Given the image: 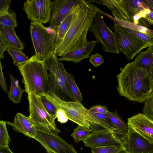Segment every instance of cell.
Here are the masks:
<instances>
[{"label": "cell", "mask_w": 153, "mask_h": 153, "mask_svg": "<svg viewBox=\"0 0 153 153\" xmlns=\"http://www.w3.org/2000/svg\"><path fill=\"white\" fill-rule=\"evenodd\" d=\"M117 75L119 95L129 101L144 102L153 91V80L146 69L132 62L120 68Z\"/></svg>", "instance_id": "1"}, {"label": "cell", "mask_w": 153, "mask_h": 153, "mask_svg": "<svg viewBox=\"0 0 153 153\" xmlns=\"http://www.w3.org/2000/svg\"><path fill=\"white\" fill-rule=\"evenodd\" d=\"M99 8L90 0H79L71 25L54 53L59 56L82 47L88 42L87 36L94 17Z\"/></svg>", "instance_id": "2"}, {"label": "cell", "mask_w": 153, "mask_h": 153, "mask_svg": "<svg viewBox=\"0 0 153 153\" xmlns=\"http://www.w3.org/2000/svg\"><path fill=\"white\" fill-rule=\"evenodd\" d=\"M22 76L25 91L31 92L40 97L49 91V74L43 62L32 56L22 66L18 68Z\"/></svg>", "instance_id": "3"}, {"label": "cell", "mask_w": 153, "mask_h": 153, "mask_svg": "<svg viewBox=\"0 0 153 153\" xmlns=\"http://www.w3.org/2000/svg\"><path fill=\"white\" fill-rule=\"evenodd\" d=\"M54 53L43 62L49 74V91L65 101L78 102L73 96L62 63Z\"/></svg>", "instance_id": "4"}, {"label": "cell", "mask_w": 153, "mask_h": 153, "mask_svg": "<svg viewBox=\"0 0 153 153\" xmlns=\"http://www.w3.org/2000/svg\"><path fill=\"white\" fill-rule=\"evenodd\" d=\"M30 29L35 56L43 62L54 53L56 30L50 26L45 27L41 23L33 21Z\"/></svg>", "instance_id": "5"}, {"label": "cell", "mask_w": 153, "mask_h": 153, "mask_svg": "<svg viewBox=\"0 0 153 153\" xmlns=\"http://www.w3.org/2000/svg\"><path fill=\"white\" fill-rule=\"evenodd\" d=\"M29 103V119L30 123L37 128L58 134L61 131L56 127V117L50 115L45 108L40 97L33 92L27 94Z\"/></svg>", "instance_id": "6"}, {"label": "cell", "mask_w": 153, "mask_h": 153, "mask_svg": "<svg viewBox=\"0 0 153 153\" xmlns=\"http://www.w3.org/2000/svg\"><path fill=\"white\" fill-rule=\"evenodd\" d=\"M48 99L58 108L67 114L69 120L84 128L89 129L94 118L89 110L78 102L64 101L48 91L45 94Z\"/></svg>", "instance_id": "7"}, {"label": "cell", "mask_w": 153, "mask_h": 153, "mask_svg": "<svg viewBox=\"0 0 153 153\" xmlns=\"http://www.w3.org/2000/svg\"><path fill=\"white\" fill-rule=\"evenodd\" d=\"M112 28L119 52L123 53L128 60H132L142 49L150 45L120 26L114 24Z\"/></svg>", "instance_id": "8"}, {"label": "cell", "mask_w": 153, "mask_h": 153, "mask_svg": "<svg viewBox=\"0 0 153 153\" xmlns=\"http://www.w3.org/2000/svg\"><path fill=\"white\" fill-rule=\"evenodd\" d=\"M103 14L99 9L94 17L89 30L95 37L97 43L102 44L104 51L119 54L114 33L105 24Z\"/></svg>", "instance_id": "9"}, {"label": "cell", "mask_w": 153, "mask_h": 153, "mask_svg": "<svg viewBox=\"0 0 153 153\" xmlns=\"http://www.w3.org/2000/svg\"><path fill=\"white\" fill-rule=\"evenodd\" d=\"M34 139L45 149L47 153H78L73 146L67 142L58 134L37 128Z\"/></svg>", "instance_id": "10"}, {"label": "cell", "mask_w": 153, "mask_h": 153, "mask_svg": "<svg viewBox=\"0 0 153 153\" xmlns=\"http://www.w3.org/2000/svg\"><path fill=\"white\" fill-rule=\"evenodd\" d=\"M52 4L50 0H27L23 9L32 21L45 24L51 20Z\"/></svg>", "instance_id": "11"}, {"label": "cell", "mask_w": 153, "mask_h": 153, "mask_svg": "<svg viewBox=\"0 0 153 153\" xmlns=\"http://www.w3.org/2000/svg\"><path fill=\"white\" fill-rule=\"evenodd\" d=\"M82 141L85 146L91 148L114 146L126 149L123 144L114 133L108 131L91 132Z\"/></svg>", "instance_id": "12"}, {"label": "cell", "mask_w": 153, "mask_h": 153, "mask_svg": "<svg viewBox=\"0 0 153 153\" xmlns=\"http://www.w3.org/2000/svg\"><path fill=\"white\" fill-rule=\"evenodd\" d=\"M78 0H56L52 2L50 26L56 30L70 13Z\"/></svg>", "instance_id": "13"}, {"label": "cell", "mask_w": 153, "mask_h": 153, "mask_svg": "<svg viewBox=\"0 0 153 153\" xmlns=\"http://www.w3.org/2000/svg\"><path fill=\"white\" fill-rule=\"evenodd\" d=\"M128 127L153 143V121L143 114L138 113L127 119Z\"/></svg>", "instance_id": "14"}, {"label": "cell", "mask_w": 153, "mask_h": 153, "mask_svg": "<svg viewBox=\"0 0 153 153\" xmlns=\"http://www.w3.org/2000/svg\"><path fill=\"white\" fill-rule=\"evenodd\" d=\"M125 149L129 153H153V143L128 128Z\"/></svg>", "instance_id": "15"}, {"label": "cell", "mask_w": 153, "mask_h": 153, "mask_svg": "<svg viewBox=\"0 0 153 153\" xmlns=\"http://www.w3.org/2000/svg\"><path fill=\"white\" fill-rule=\"evenodd\" d=\"M7 124L16 132L27 137L34 139L37 135V128L30 123L28 117L22 113H17L13 122H7Z\"/></svg>", "instance_id": "16"}, {"label": "cell", "mask_w": 153, "mask_h": 153, "mask_svg": "<svg viewBox=\"0 0 153 153\" xmlns=\"http://www.w3.org/2000/svg\"><path fill=\"white\" fill-rule=\"evenodd\" d=\"M96 43V40L89 42L87 45L82 47L65 53L61 56L59 60L60 61H71L76 64L77 63L82 60L89 57Z\"/></svg>", "instance_id": "17"}, {"label": "cell", "mask_w": 153, "mask_h": 153, "mask_svg": "<svg viewBox=\"0 0 153 153\" xmlns=\"http://www.w3.org/2000/svg\"><path fill=\"white\" fill-rule=\"evenodd\" d=\"M91 2L106 6L112 12L114 17L131 22L125 7L123 0H91Z\"/></svg>", "instance_id": "18"}, {"label": "cell", "mask_w": 153, "mask_h": 153, "mask_svg": "<svg viewBox=\"0 0 153 153\" xmlns=\"http://www.w3.org/2000/svg\"><path fill=\"white\" fill-rule=\"evenodd\" d=\"M106 114L116 128V131L114 134L125 147L128 133L127 125L116 110L112 112L108 111Z\"/></svg>", "instance_id": "19"}, {"label": "cell", "mask_w": 153, "mask_h": 153, "mask_svg": "<svg viewBox=\"0 0 153 153\" xmlns=\"http://www.w3.org/2000/svg\"><path fill=\"white\" fill-rule=\"evenodd\" d=\"M148 48L146 51L140 52L132 62L147 69L153 80V44Z\"/></svg>", "instance_id": "20"}, {"label": "cell", "mask_w": 153, "mask_h": 153, "mask_svg": "<svg viewBox=\"0 0 153 153\" xmlns=\"http://www.w3.org/2000/svg\"><path fill=\"white\" fill-rule=\"evenodd\" d=\"M90 112L95 121L94 126L91 129V132L104 131H109L113 133L115 132L116 128L106 114Z\"/></svg>", "instance_id": "21"}, {"label": "cell", "mask_w": 153, "mask_h": 153, "mask_svg": "<svg viewBox=\"0 0 153 153\" xmlns=\"http://www.w3.org/2000/svg\"><path fill=\"white\" fill-rule=\"evenodd\" d=\"M79 1V0H78L70 13L56 30L55 48L63 39L69 28L77 11Z\"/></svg>", "instance_id": "22"}, {"label": "cell", "mask_w": 153, "mask_h": 153, "mask_svg": "<svg viewBox=\"0 0 153 153\" xmlns=\"http://www.w3.org/2000/svg\"><path fill=\"white\" fill-rule=\"evenodd\" d=\"M123 1L132 22L134 16L141 14L147 9L150 8L147 6L146 0H123Z\"/></svg>", "instance_id": "23"}, {"label": "cell", "mask_w": 153, "mask_h": 153, "mask_svg": "<svg viewBox=\"0 0 153 153\" xmlns=\"http://www.w3.org/2000/svg\"><path fill=\"white\" fill-rule=\"evenodd\" d=\"M0 32L5 39L8 47L20 50L24 49V44L17 35L14 30L0 27Z\"/></svg>", "instance_id": "24"}, {"label": "cell", "mask_w": 153, "mask_h": 153, "mask_svg": "<svg viewBox=\"0 0 153 153\" xmlns=\"http://www.w3.org/2000/svg\"><path fill=\"white\" fill-rule=\"evenodd\" d=\"M102 13L108 16L113 20L114 23V25H117L125 27L132 30L145 33L153 36V30L142 26L136 24L134 23L128 21L121 20L113 17L110 15L102 12Z\"/></svg>", "instance_id": "25"}, {"label": "cell", "mask_w": 153, "mask_h": 153, "mask_svg": "<svg viewBox=\"0 0 153 153\" xmlns=\"http://www.w3.org/2000/svg\"><path fill=\"white\" fill-rule=\"evenodd\" d=\"M10 81V88L8 91L7 97L15 104H18L21 101L23 92L25 91L20 86L18 80L9 74Z\"/></svg>", "instance_id": "26"}, {"label": "cell", "mask_w": 153, "mask_h": 153, "mask_svg": "<svg viewBox=\"0 0 153 153\" xmlns=\"http://www.w3.org/2000/svg\"><path fill=\"white\" fill-rule=\"evenodd\" d=\"M6 51L12 57L14 64L18 68L23 65L29 59L22 50L8 47Z\"/></svg>", "instance_id": "27"}, {"label": "cell", "mask_w": 153, "mask_h": 153, "mask_svg": "<svg viewBox=\"0 0 153 153\" xmlns=\"http://www.w3.org/2000/svg\"><path fill=\"white\" fill-rule=\"evenodd\" d=\"M16 15L14 12H8L0 16V27L14 30L17 27Z\"/></svg>", "instance_id": "28"}, {"label": "cell", "mask_w": 153, "mask_h": 153, "mask_svg": "<svg viewBox=\"0 0 153 153\" xmlns=\"http://www.w3.org/2000/svg\"><path fill=\"white\" fill-rule=\"evenodd\" d=\"M67 76L69 85L73 96L78 102L82 103V96L76 84L73 76L71 74L67 72Z\"/></svg>", "instance_id": "29"}, {"label": "cell", "mask_w": 153, "mask_h": 153, "mask_svg": "<svg viewBox=\"0 0 153 153\" xmlns=\"http://www.w3.org/2000/svg\"><path fill=\"white\" fill-rule=\"evenodd\" d=\"M90 132H91V131L90 129H87L78 125L76 128L74 129L71 136L75 142L79 143L88 136L91 134Z\"/></svg>", "instance_id": "30"}, {"label": "cell", "mask_w": 153, "mask_h": 153, "mask_svg": "<svg viewBox=\"0 0 153 153\" xmlns=\"http://www.w3.org/2000/svg\"><path fill=\"white\" fill-rule=\"evenodd\" d=\"M7 122L4 120L0 121V147L7 146L11 142L7 128Z\"/></svg>", "instance_id": "31"}, {"label": "cell", "mask_w": 153, "mask_h": 153, "mask_svg": "<svg viewBox=\"0 0 153 153\" xmlns=\"http://www.w3.org/2000/svg\"><path fill=\"white\" fill-rule=\"evenodd\" d=\"M142 113L153 121V91L144 102Z\"/></svg>", "instance_id": "32"}, {"label": "cell", "mask_w": 153, "mask_h": 153, "mask_svg": "<svg viewBox=\"0 0 153 153\" xmlns=\"http://www.w3.org/2000/svg\"><path fill=\"white\" fill-rule=\"evenodd\" d=\"M121 27L126 31L139 39L146 42L150 45L153 44V36L145 33L137 31L129 28Z\"/></svg>", "instance_id": "33"}, {"label": "cell", "mask_w": 153, "mask_h": 153, "mask_svg": "<svg viewBox=\"0 0 153 153\" xmlns=\"http://www.w3.org/2000/svg\"><path fill=\"white\" fill-rule=\"evenodd\" d=\"M42 102L45 109L51 115L56 117L58 108L46 97L45 95L40 97Z\"/></svg>", "instance_id": "34"}, {"label": "cell", "mask_w": 153, "mask_h": 153, "mask_svg": "<svg viewBox=\"0 0 153 153\" xmlns=\"http://www.w3.org/2000/svg\"><path fill=\"white\" fill-rule=\"evenodd\" d=\"M121 149L114 146H107L91 148L92 153H118Z\"/></svg>", "instance_id": "35"}, {"label": "cell", "mask_w": 153, "mask_h": 153, "mask_svg": "<svg viewBox=\"0 0 153 153\" xmlns=\"http://www.w3.org/2000/svg\"><path fill=\"white\" fill-rule=\"evenodd\" d=\"M89 57V62L95 67L99 66L105 62L102 56L98 53L91 55Z\"/></svg>", "instance_id": "36"}, {"label": "cell", "mask_w": 153, "mask_h": 153, "mask_svg": "<svg viewBox=\"0 0 153 153\" xmlns=\"http://www.w3.org/2000/svg\"><path fill=\"white\" fill-rule=\"evenodd\" d=\"M11 4L10 0H1L0 1V16L8 12Z\"/></svg>", "instance_id": "37"}, {"label": "cell", "mask_w": 153, "mask_h": 153, "mask_svg": "<svg viewBox=\"0 0 153 153\" xmlns=\"http://www.w3.org/2000/svg\"><path fill=\"white\" fill-rule=\"evenodd\" d=\"M89 111L90 112L103 114H107L108 111L106 107L101 105H94L91 107Z\"/></svg>", "instance_id": "38"}, {"label": "cell", "mask_w": 153, "mask_h": 153, "mask_svg": "<svg viewBox=\"0 0 153 153\" xmlns=\"http://www.w3.org/2000/svg\"><path fill=\"white\" fill-rule=\"evenodd\" d=\"M56 118L58 121L61 123H66L69 120L65 112L62 110L58 108L56 113Z\"/></svg>", "instance_id": "39"}, {"label": "cell", "mask_w": 153, "mask_h": 153, "mask_svg": "<svg viewBox=\"0 0 153 153\" xmlns=\"http://www.w3.org/2000/svg\"><path fill=\"white\" fill-rule=\"evenodd\" d=\"M0 58L2 59L4 58V53L8 46L5 39L0 32Z\"/></svg>", "instance_id": "40"}, {"label": "cell", "mask_w": 153, "mask_h": 153, "mask_svg": "<svg viewBox=\"0 0 153 153\" xmlns=\"http://www.w3.org/2000/svg\"><path fill=\"white\" fill-rule=\"evenodd\" d=\"M0 65V84L3 90L5 92L8 94V91L7 89L5 78L3 73L2 70L3 66L1 64V61Z\"/></svg>", "instance_id": "41"}, {"label": "cell", "mask_w": 153, "mask_h": 153, "mask_svg": "<svg viewBox=\"0 0 153 153\" xmlns=\"http://www.w3.org/2000/svg\"><path fill=\"white\" fill-rule=\"evenodd\" d=\"M143 19L146 20L150 26L153 25V10H151Z\"/></svg>", "instance_id": "42"}, {"label": "cell", "mask_w": 153, "mask_h": 153, "mask_svg": "<svg viewBox=\"0 0 153 153\" xmlns=\"http://www.w3.org/2000/svg\"><path fill=\"white\" fill-rule=\"evenodd\" d=\"M0 153H13L8 146L0 147Z\"/></svg>", "instance_id": "43"}, {"label": "cell", "mask_w": 153, "mask_h": 153, "mask_svg": "<svg viewBox=\"0 0 153 153\" xmlns=\"http://www.w3.org/2000/svg\"><path fill=\"white\" fill-rule=\"evenodd\" d=\"M148 7L151 10H153V0H146Z\"/></svg>", "instance_id": "44"}, {"label": "cell", "mask_w": 153, "mask_h": 153, "mask_svg": "<svg viewBox=\"0 0 153 153\" xmlns=\"http://www.w3.org/2000/svg\"><path fill=\"white\" fill-rule=\"evenodd\" d=\"M118 153H129L126 149H121Z\"/></svg>", "instance_id": "45"}]
</instances>
